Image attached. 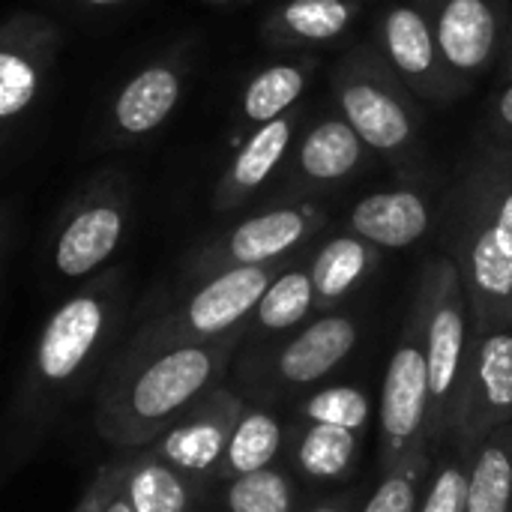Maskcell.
Returning a JSON list of instances; mask_svg holds the SVG:
<instances>
[{
  "label": "cell",
  "instance_id": "1",
  "mask_svg": "<svg viewBox=\"0 0 512 512\" xmlns=\"http://www.w3.org/2000/svg\"><path fill=\"white\" fill-rule=\"evenodd\" d=\"M129 321L123 273L90 276L39 327L0 423V474L18 468L54 423L99 384Z\"/></svg>",
  "mask_w": 512,
  "mask_h": 512
},
{
  "label": "cell",
  "instance_id": "2",
  "mask_svg": "<svg viewBox=\"0 0 512 512\" xmlns=\"http://www.w3.org/2000/svg\"><path fill=\"white\" fill-rule=\"evenodd\" d=\"M246 330L204 345H141L123 339L96 384L93 426L117 450L153 447L201 396L225 384Z\"/></svg>",
  "mask_w": 512,
  "mask_h": 512
},
{
  "label": "cell",
  "instance_id": "3",
  "mask_svg": "<svg viewBox=\"0 0 512 512\" xmlns=\"http://www.w3.org/2000/svg\"><path fill=\"white\" fill-rule=\"evenodd\" d=\"M444 243L462 276L474 333L512 327V150L477 147L462 165L444 216Z\"/></svg>",
  "mask_w": 512,
  "mask_h": 512
},
{
  "label": "cell",
  "instance_id": "4",
  "mask_svg": "<svg viewBox=\"0 0 512 512\" xmlns=\"http://www.w3.org/2000/svg\"><path fill=\"white\" fill-rule=\"evenodd\" d=\"M411 303L417 306L423 327L429 369V447L438 456L453 435L456 405L474 342L468 294L450 255L441 252L423 264Z\"/></svg>",
  "mask_w": 512,
  "mask_h": 512
},
{
  "label": "cell",
  "instance_id": "5",
  "mask_svg": "<svg viewBox=\"0 0 512 512\" xmlns=\"http://www.w3.org/2000/svg\"><path fill=\"white\" fill-rule=\"evenodd\" d=\"M360 324L348 312L315 315L300 330L264 342L243 345L234 357L237 390L249 402L270 405L273 399L303 396L330 378L357 348Z\"/></svg>",
  "mask_w": 512,
  "mask_h": 512
},
{
  "label": "cell",
  "instance_id": "6",
  "mask_svg": "<svg viewBox=\"0 0 512 512\" xmlns=\"http://www.w3.org/2000/svg\"><path fill=\"white\" fill-rule=\"evenodd\" d=\"M291 261L294 258L267 267H234L201 279L183 300L141 321L129 339L141 345H204L246 330L267 285Z\"/></svg>",
  "mask_w": 512,
  "mask_h": 512
},
{
  "label": "cell",
  "instance_id": "7",
  "mask_svg": "<svg viewBox=\"0 0 512 512\" xmlns=\"http://www.w3.org/2000/svg\"><path fill=\"white\" fill-rule=\"evenodd\" d=\"M333 99L360 141L381 156H402L417 138L411 90L381 51H354L333 72Z\"/></svg>",
  "mask_w": 512,
  "mask_h": 512
},
{
  "label": "cell",
  "instance_id": "8",
  "mask_svg": "<svg viewBox=\"0 0 512 512\" xmlns=\"http://www.w3.org/2000/svg\"><path fill=\"white\" fill-rule=\"evenodd\" d=\"M429 447V369L423 327L411 303L399 345L387 360L378 402V468L381 474Z\"/></svg>",
  "mask_w": 512,
  "mask_h": 512
},
{
  "label": "cell",
  "instance_id": "9",
  "mask_svg": "<svg viewBox=\"0 0 512 512\" xmlns=\"http://www.w3.org/2000/svg\"><path fill=\"white\" fill-rule=\"evenodd\" d=\"M330 222L327 210L303 201V204H279L264 213H255L237 222L231 231L207 243L186 267V279L195 285L216 273L234 267H267L294 258L318 231Z\"/></svg>",
  "mask_w": 512,
  "mask_h": 512
},
{
  "label": "cell",
  "instance_id": "10",
  "mask_svg": "<svg viewBox=\"0 0 512 512\" xmlns=\"http://www.w3.org/2000/svg\"><path fill=\"white\" fill-rule=\"evenodd\" d=\"M510 423L512 327H492L486 333H474L450 444L471 453L486 435Z\"/></svg>",
  "mask_w": 512,
  "mask_h": 512
},
{
  "label": "cell",
  "instance_id": "11",
  "mask_svg": "<svg viewBox=\"0 0 512 512\" xmlns=\"http://www.w3.org/2000/svg\"><path fill=\"white\" fill-rule=\"evenodd\" d=\"M243 408L246 396L237 387L219 384L216 390L201 396L183 417H177L147 450L165 465L183 471L186 477L213 486V474L222 462V453Z\"/></svg>",
  "mask_w": 512,
  "mask_h": 512
},
{
  "label": "cell",
  "instance_id": "12",
  "mask_svg": "<svg viewBox=\"0 0 512 512\" xmlns=\"http://www.w3.org/2000/svg\"><path fill=\"white\" fill-rule=\"evenodd\" d=\"M435 42L456 90L480 78L501 39V12L495 0H423Z\"/></svg>",
  "mask_w": 512,
  "mask_h": 512
},
{
  "label": "cell",
  "instance_id": "13",
  "mask_svg": "<svg viewBox=\"0 0 512 512\" xmlns=\"http://www.w3.org/2000/svg\"><path fill=\"white\" fill-rule=\"evenodd\" d=\"M378 39L381 57L390 63V69L405 81L411 93L426 99H450L459 93L453 78L447 75L423 3H399L387 9L378 27Z\"/></svg>",
  "mask_w": 512,
  "mask_h": 512
},
{
  "label": "cell",
  "instance_id": "14",
  "mask_svg": "<svg viewBox=\"0 0 512 512\" xmlns=\"http://www.w3.org/2000/svg\"><path fill=\"white\" fill-rule=\"evenodd\" d=\"M126 213L117 201L99 198L78 207L57 231L51 246V264L60 279H90L114 255L123 240Z\"/></svg>",
  "mask_w": 512,
  "mask_h": 512
},
{
  "label": "cell",
  "instance_id": "15",
  "mask_svg": "<svg viewBox=\"0 0 512 512\" xmlns=\"http://www.w3.org/2000/svg\"><path fill=\"white\" fill-rule=\"evenodd\" d=\"M432 228V207L423 192L399 186L363 195L348 213V231L381 252L408 249Z\"/></svg>",
  "mask_w": 512,
  "mask_h": 512
},
{
  "label": "cell",
  "instance_id": "16",
  "mask_svg": "<svg viewBox=\"0 0 512 512\" xmlns=\"http://www.w3.org/2000/svg\"><path fill=\"white\" fill-rule=\"evenodd\" d=\"M369 147L345 117H324L309 126L294 153V183L318 192L345 183L366 165Z\"/></svg>",
  "mask_w": 512,
  "mask_h": 512
},
{
  "label": "cell",
  "instance_id": "17",
  "mask_svg": "<svg viewBox=\"0 0 512 512\" xmlns=\"http://www.w3.org/2000/svg\"><path fill=\"white\" fill-rule=\"evenodd\" d=\"M381 258V249H375L372 243L351 231L324 240L306 261L315 291V312H339V306L351 300L375 276Z\"/></svg>",
  "mask_w": 512,
  "mask_h": 512
},
{
  "label": "cell",
  "instance_id": "18",
  "mask_svg": "<svg viewBox=\"0 0 512 512\" xmlns=\"http://www.w3.org/2000/svg\"><path fill=\"white\" fill-rule=\"evenodd\" d=\"M363 435L336 429V426H315V423H291L288 426V465L297 477L315 486H339L357 471Z\"/></svg>",
  "mask_w": 512,
  "mask_h": 512
},
{
  "label": "cell",
  "instance_id": "19",
  "mask_svg": "<svg viewBox=\"0 0 512 512\" xmlns=\"http://www.w3.org/2000/svg\"><path fill=\"white\" fill-rule=\"evenodd\" d=\"M309 258H297L267 285L264 297L258 300L255 312L249 315L246 324V339L243 345H264L273 339H282L303 324H309L315 312V291L309 279Z\"/></svg>",
  "mask_w": 512,
  "mask_h": 512
},
{
  "label": "cell",
  "instance_id": "20",
  "mask_svg": "<svg viewBox=\"0 0 512 512\" xmlns=\"http://www.w3.org/2000/svg\"><path fill=\"white\" fill-rule=\"evenodd\" d=\"M294 129H297V114H285L279 120L258 126L249 135V141L240 147V153L234 156L231 168L225 171V177L216 189L219 210H234L237 204H243L252 192H258L270 180V174L279 168V162L285 159V153L294 141Z\"/></svg>",
  "mask_w": 512,
  "mask_h": 512
},
{
  "label": "cell",
  "instance_id": "21",
  "mask_svg": "<svg viewBox=\"0 0 512 512\" xmlns=\"http://www.w3.org/2000/svg\"><path fill=\"white\" fill-rule=\"evenodd\" d=\"M285 441H288V426L273 411V405L246 399V408L237 417L222 462L213 474V486L273 468L285 453Z\"/></svg>",
  "mask_w": 512,
  "mask_h": 512
},
{
  "label": "cell",
  "instance_id": "22",
  "mask_svg": "<svg viewBox=\"0 0 512 512\" xmlns=\"http://www.w3.org/2000/svg\"><path fill=\"white\" fill-rule=\"evenodd\" d=\"M207 495V483L165 465L150 450L132 453V465L123 480V498L132 512H201Z\"/></svg>",
  "mask_w": 512,
  "mask_h": 512
},
{
  "label": "cell",
  "instance_id": "23",
  "mask_svg": "<svg viewBox=\"0 0 512 512\" xmlns=\"http://www.w3.org/2000/svg\"><path fill=\"white\" fill-rule=\"evenodd\" d=\"M357 0H288L267 24V36L276 48H318L339 39L357 18Z\"/></svg>",
  "mask_w": 512,
  "mask_h": 512
},
{
  "label": "cell",
  "instance_id": "24",
  "mask_svg": "<svg viewBox=\"0 0 512 512\" xmlns=\"http://www.w3.org/2000/svg\"><path fill=\"white\" fill-rule=\"evenodd\" d=\"M465 512H512V423L471 450Z\"/></svg>",
  "mask_w": 512,
  "mask_h": 512
},
{
  "label": "cell",
  "instance_id": "25",
  "mask_svg": "<svg viewBox=\"0 0 512 512\" xmlns=\"http://www.w3.org/2000/svg\"><path fill=\"white\" fill-rule=\"evenodd\" d=\"M213 504L219 512H297L300 492L291 471L273 465L237 480L210 486Z\"/></svg>",
  "mask_w": 512,
  "mask_h": 512
},
{
  "label": "cell",
  "instance_id": "26",
  "mask_svg": "<svg viewBox=\"0 0 512 512\" xmlns=\"http://www.w3.org/2000/svg\"><path fill=\"white\" fill-rule=\"evenodd\" d=\"M180 99V78L168 66H153L135 75L117 99V123L129 135L156 129Z\"/></svg>",
  "mask_w": 512,
  "mask_h": 512
},
{
  "label": "cell",
  "instance_id": "27",
  "mask_svg": "<svg viewBox=\"0 0 512 512\" xmlns=\"http://www.w3.org/2000/svg\"><path fill=\"white\" fill-rule=\"evenodd\" d=\"M312 69H315L312 57L285 60V63H273L261 69L243 93V117L255 126L285 117L291 105L306 93Z\"/></svg>",
  "mask_w": 512,
  "mask_h": 512
},
{
  "label": "cell",
  "instance_id": "28",
  "mask_svg": "<svg viewBox=\"0 0 512 512\" xmlns=\"http://www.w3.org/2000/svg\"><path fill=\"white\" fill-rule=\"evenodd\" d=\"M372 396L357 384H330L303 393L291 411V423H315V426H336L357 435H366L375 420Z\"/></svg>",
  "mask_w": 512,
  "mask_h": 512
},
{
  "label": "cell",
  "instance_id": "29",
  "mask_svg": "<svg viewBox=\"0 0 512 512\" xmlns=\"http://www.w3.org/2000/svg\"><path fill=\"white\" fill-rule=\"evenodd\" d=\"M432 462H435V453L420 450V453L408 456L405 462H399L396 468L384 471L381 483L360 504L357 512H417L426 480L432 474Z\"/></svg>",
  "mask_w": 512,
  "mask_h": 512
},
{
  "label": "cell",
  "instance_id": "30",
  "mask_svg": "<svg viewBox=\"0 0 512 512\" xmlns=\"http://www.w3.org/2000/svg\"><path fill=\"white\" fill-rule=\"evenodd\" d=\"M468 468H471L468 450L453 444L444 447L432 462V474L426 480L417 512H465Z\"/></svg>",
  "mask_w": 512,
  "mask_h": 512
},
{
  "label": "cell",
  "instance_id": "31",
  "mask_svg": "<svg viewBox=\"0 0 512 512\" xmlns=\"http://www.w3.org/2000/svg\"><path fill=\"white\" fill-rule=\"evenodd\" d=\"M36 69L12 51H0V117L21 114L36 96Z\"/></svg>",
  "mask_w": 512,
  "mask_h": 512
},
{
  "label": "cell",
  "instance_id": "32",
  "mask_svg": "<svg viewBox=\"0 0 512 512\" xmlns=\"http://www.w3.org/2000/svg\"><path fill=\"white\" fill-rule=\"evenodd\" d=\"M129 465H132V453L123 456V459H111L105 465L96 468V474L90 477V483L84 486L81 498L75 501V507L69 512H102L108 507V501L123 489V480L129 474Z\"/></svg>",
  "mask_w": 512,
  "mask_h": 512
},
{
  "label": "cell",
  "instance_id": "33",
  "mask_svg": "<svg viewBox=\"0 0 512 512\" xmlns=\"http://www.w3.org/2000/svg\"><path fill=\"white\" fill-rule=\"evenodd\" d=\"M360 492L357 489H348V492H336V495H327L321 498L318 504H312L306 512H357L360 510Z\"/></svg>",
  "mask_w": 512,
  "mask_h": 512
},
{
  "label": "cell",
  "instance_id": "34",
  "mask_svg": "<svg viewBox=\"0 0 512 512\" xmlns=\"http://www.w3.org/2000/svg\"><path fill=\"white\" fill-rule=\"evenodd\" d=\"M495 114H498V120L512 129V81L501 90V96H498V102H495Z\"/></svg>",
  "mask_w": 512,
  "mask_h": 512
},
{
  "label": "cell",
  "instance_id": "35",
  "mask_svg": "<svg viewBox=\"0 0 512 512\" xmlns=\"http://www.w3.org/2000/svg\"><path fill=\"white\" fill-rule=\"evenodd\" d=\"M102 512H132V507H129V504H126V498H123V489L108 501V507H105Z\"/></svg>",
  "mask_w": 512,
  "mask_h": 512
},
{
  "label": "cell",
  "instance_id": "36",
  "mask_svg": "<svg viewBox=\"0 0 512 512\" xmlns=\"http://www.w3.org/2000/svg\"><path fill=\"white\" fill-rule=\"evenodd\" d=\"M84 3H93V6H111V3H126V0H84Z\"/></svg>",
  "mask_w": 512,
  "mask_h": 512
},
{
  "label": "cell",
  "instance_id": "37",
  "mask_svg": "<svg viewBox=\"0 0 512 512\" xmlns=\"http://www.w3.org/2000/svg\"><path fill=\"white\" fill-rule=\"evenodd\" d=\"M510 81H512V51H510Z\"/></svg>",
  "mask_w": 512,
  "mask_h": 512
}]
</instances>
